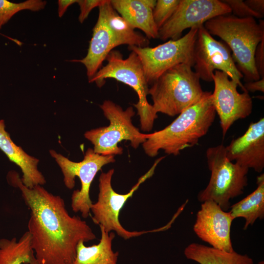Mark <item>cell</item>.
I'll use <instances>...</instances> for the list:
<instances>
[{"mask_svg": "<svg viewBox=\"0 0 264 264\" xmlns=\"http://www.w3.org/2000/svg\"><path fill=\"white\" fill-rule=\"evenodd\" d=\"M8 183L18 188L30 211L28 231L39 264H73L77 245L96 239L85 220L68 213L63 198L42 185L25 186L19 174L10 171Z\"/></svg>", "mask_w": 264, "mask_h": 264, "instance_id": "cell-1", "label": "cell"}, {"mask_svg": "<svg viewBox=\"0 0 264 264\" xmlns=\"http://www.w3.org/2000/svg\"><path fill=\"white\" fill-rule=\"evenodd\" d=\"M216 111L212 92L204 91L196 103L182 111L170 124L161 130L146 134L142 144L146 154L156 156L160 150L176 156L183 149L197 145L214 121Z\"/></svg>", "mask_w": 264, "mask_h": 264, "instance_id": "cell-2", "label": "cell"}, {"mask_svg": "<svg viewBox=\"0 0 264 264\" xmlns=\"http://www.w3.org/2000/svg\"><path fill=\"white\" fill-rule=\"evenodd\" d=\"M203 26L212 36L220 37L229 47L245 82L261 79L254 55L257 45L264 39V20L258 23L252 17L241 18L229 14L215 17Z\"/></svg>", "mask_w": 264, "mask_h": 264, "instance_id": "cell-3", "label": "cell"}, {"mask_svg": "<svg viewBox=\"0 0 264 264\" xmlns=\"http://www.w3.org/2000/svg\"><path fill=\"white\" fill-rule=\"evenodd\" d=\"M192 66L176 65L164 72L149 88L155 111L170 116L180 114L198 102L204 92L200 78Z\"/></svg>", "mask_w": 264, "mask_h": 264, "instance_id": "cell-4", "label": "cell"}, {"mask_svg": "<svg viewBox=\"0 0 264 264\" xmlns=\"http://www.w3.org/2000/svg\"><path fill=\"white\" fill-rule=\"evenodd\" d=\"M106 60V65L100 68L88 82H95L101 88L105 84L106 79L113 78L133 88L138 97V102L133 106L139 116L140 129L144 132L151 131L157 115L147 99L149 85L139 57L131 51L127 58L123 59L120 51L112 50Z\"/></svg>", "mask_w": 264, "mask_h": 264, "instance_id": "cell-5", "label": "cell"}, {"mask_svg": "<svg viewBox=\"0 0 264 264\" xmlns=\"http://www.w3.org/2000/svg\"><path fill=\"white\" fill-rule=\"evenodd\" d=\"M206 157L211 176L207 186L198 194V199L201 202L213 201L227 211L231 206L230 200L243 194L247 185L249 169L230 161L222 144L208 148Z\"/></svg>", "mask_w": 264, "mask_h": 264, "instance_id": "cell-6", "label": "cell"}, {"mask_svg": "<svg viewBox=\"0 0 264 264\" xmlns=\"http://www.w3.org/2000/svg\"><path fill=\"white\" fill-rule=\"evenodd\" d=\"M100 108L110 121L109 126L92 129L84 134L93 145L95 153L103 155L121 154L123 150L118 144L122 141H130L134 149L146 141V134L140 132L132 124V118L135 112L132 107L124 110L118 105L107 100Z\"/></svg>", "mask_w": 264, "mask_h": 264, "instance_id": "cell-7", "label": "cell"}, {"mask_svg": "<svg viewBox=\"0 0 264 264\" xmlns=\"http://www.w3.org/2000/svg\"><path fill=\"white\" fill-rule=\"evenodd\" d=\"M164 157L162 156L157 158L149 170L139 178L130 191L124 194L116 192L112 187L111 179L114 172L113 169H110L106 173L102 172L99 178L98 199L96 202L92 203L90 207V212L93 214L91 218L93 222L103 227L109 233L111 231L115 232L118 236L125 240L155 231L127 230L121 224L119 216L128 199L132 196L142 183L154 175L156 166Z\"/></svg>", "mask_w": 264, "mask_h": 264, "instance_id": "cell-8", "label": "cell"}, {"mask_svg": "<svg viewBox=\"0 0 264 264\" xmlns=\"http://www.w3.org/2000/svg\"><path fill=\"white\" fill-rule=\"evenodd\" d=\"M49 153L61 168L66 188L73 189L75 186V177L79 178L81 189L73 192L71 207L74 212H80L83 218H87L90 214L92 203L89 196L91 184L103 166L115 162L114 156L101 155L88 148L82 161L74 162L54 150H50Z\"/></svg>", "mask_w": 264, "mask_h": 264, "instance_id": "cell-9", "label": "cell"}, {"mask_svg": "<svg viewBox=\"0 0 264 264\" xmlns=\"http://www.w3.org/2000/svg\"><path fill=\"white\" fill-rule=\"evenodd\" d=\"M198 27H192L183 37L154 47L128 46L139 57L148 85L164 72L181 64L194 65V51Z\"/></svg>", "mask_w": 264, "mask_h": 264, "instance_id": "cell-10", "label": "cell"}, {"mask_svg": "<svg viewBox=\"0 0 264 264\" xmlns=\"http://www.w3.org/2000/svg\"><path fill=\"white\" fill-rule=\"evenodd\" d=\"M194 59L193 66L200 79L212 82L214 70H220L246 91L241 81L243 76L238 69L229 47L224 42L214 38L203 25L198 28Z\"/></svg>", "mask_w": 264, "mask_h": 264, "instance_id": "cell-11", "label": "cell"}, {"mask_svg": "<svg viewBox=\"0 0 264 264\" xmlns=\"http://www.w3.org/2000/svg\"><path fill=\"white\" fill-rule=\"evenodd\" d=\"M231 13L230 7L222 0H180L174 14L158 29V38L178 39L184 30L199 27L215 17Z\"/></svg>", "mask_w": 264, "mask_h": 264, "instance_id": "cell-12", "label": "cell"}, {"mask_svg": "<svg viewBox=\"0 0 264 264\" xmlns=\"http://www.w3.org/2000/svg\"><path fill=\"white\" fill-rule=\"evenodd\" d=\"M212 77L214 89L212 93V101L220 118L224 137L235 121L251 113L252 100L248 92L239 93L238 84L224 72L215 70Z\"/></svg>", "mask_w": 264, "mask_h": 264, "instance_id": "cell-13", "label": "cell"}, {"mask_svg": "<svg viewBox=\"0 0 264 264\" xmlns=\"http://www.w3.org/2000/svg\"><path fill=\"white\" fill-rule=\"evenodd\" d=\"M233 220L229 212L213 201H206L202 202L197 214L193 230L211 247L230 252L234 251L230 235Z\"/></svg>", "mask_w": 264, "mask_h": 264, "instance_id": "cell-14", "label": "cell"}, {"mask_svg": "<svg viewBox=\"0 0 264 264\" xmlns=\"http://www.w3.org/2000/svg\"><path fill=\"white\" fill-rule=\"evenodd\" d=\"M231 161L261 173L264 168V118L251 123L245 132L225 147Z\"/></svg>", "mask_w": 264, "mask_h": 264, "instance_id": "cell-15", "label": "cell"}, {"mask_svg": "<svg viewBox=\"0 0 264 264\" xmlns=\"http://www.w3.org/2000/svg\"><path fill=\"white\" fill-rule=\"evenodd\" d=\"M0 149L20 168L22 173L21 180L25 186L31 188L45 184V179L38 168L39 160L27 154L12 141L5 130L3 120H0Z\"/></svg>", "mask_w": 264, "mask_h": 264, "instance_id": "cell-16", "label": "cell"}, {"mask_svg": "<svg viewBox=\"0 0 264 264\" xmlns=\"http://www.w3.org/2000/svg\"><path fill=\"white\" fill-rule=\"evenodd\" d=\"M116 11L133 28L141 30L148 39L158 38V29L153 19L155 0H111Z\"/></svg>", "mask_w": 264, "mask_h": 264, "instance_id": "cell-17", "label": "cell"}, {"mask_svg": "<svg viewBox=\"0 0 264 264\" xmlns=\"http://www.w3.org/2000/svg\"><path fill=\"white\" fill-rule=\"evenodd\" d=\"M92 31L87 55L82 59L71 61L81 63L85 66L88 81L101 68L109 53L116 47L104 18L100 12Z\"/></svg>", "mask_w": 264, "mask_h": 264, "instance_id": "cell-18", "label": "cell"}, {"mask_svg": "<svg viewBox=\"0 0 264 264\" xmlns=\"http://www.w3.org/2000/svg\"><path fill=\"white\" fill-rule=\"evenodd\" d=\"M115 46L122 44L138 47H147L149 41L147 37L134 30V28L122 18L112 6L110 0L99 7Z\"/></svg>", "mask_w": 264, "mask_h": 264, "instance_id": "cell-19", "label": "cell"}, {"mask_svg": "<svg viewBox=\"0 0 264 264\" xmlns=\"http://www.w3.org/2000/svg\"><path fill=\"white\" fill-rule=\"evenodd\" d=\"M99 227L101 233L99 242L87 246L84 242H79L73 264H117L119 253L113 252L112 249L115 233H109L103 227Z\"/></svg>", "mask_w": 264, "mask_h": 264, "instance_id": "cell-20", "label": "cell"}, {"mask_svg": "<svg viewBox=\"0 0 264 264\" xmlns=\"http://www.w3.org/2000/svg\"><path fill=\"white\" fill-rule=\"evenodd\" d=\"M184 254L187 259L199 264H253V260L246 254L235 251L226 252L194 242L185 248Z\"/></svg>", "mask_w": 264, "mask_h": 264, "instance_id": "cell-21", "label": "cell"}, {"mask_svg": "<svg viewBox=\"0 0 264 264\" xmlns=\"http://www.w3.org/2000/svg\"><path fill=\"white\" fill-rule=\"evenodd\" d=\"M257 188L247 197L234 204L229 211L233 220L243 218L245 220L243 230L252 225L258 219L264 218V175L257 177Z\"/></svg>", "mask_w": 264, "mask_h": 264, "instance_id": "cell-22", "label": "cell"}, {"mask_svg": "<svg viewBox=\"0 0 264 264\" xmlns=\"http://www.w3.org/2000/svg\"><path fill=\"white\" fill-rule=\"evenodd\" d=\"M39 264L31 246V236L26 231L19 240L0 239V264Z\"/></svg>", "mask_w": 264, "mask_h": 264, "instance_id": "cell-23", "label": "cell"}, {"mask_svg": "<svg viewBox=\"0 0 264 264\" xmlns=\"http://www.w3.org/2000/svg\"><path fill=\"white\" fill-rule=\"evenodd\" d=\"M46 4V1L42 0H27L20 3L0 0V30L18 12L23 10L38 11L44 9Z\"/></svg>", "mask_w": 264, "mask_h": 264, "instance_id": "cell-24", "label": "cell"}, {"mask_svg": "<svg viewBox=\"0 0 264 264\" xmlns=\"http://www.w3.org/2000/svg\"><path fill=\"white\" fill-rule=\"evenodd\" d=\"M180 0H157L153 9L154 22L160 28L174 14Z\"/></svg>", "mask_w": 264, "mask_h": 264, "instance_id": "cell-25", "label": "cell"}, {"mask_svg": "<svg viewBox=\"0 0 264 264\" xmlns=\"http://www.w3.org/2000/svg\"><path fill=\"white\" fill-rule=\"evenodd\" d=\"M222 1L228 5L233 15L238 18L252 17L262 19L264 17L251 10L242 0H222Z\"/></svg>", "mask_w": 264, "mask_h": 264, "instance_id": "cell-26", "label": "cell"}, {"mask_svg": "<svg viewBox=\"0 0 264 264\" xmlns=\"http://www.w3.org/2000/svg\"><path fill=\"white\" fill-rule=\"evenodd\" d=\"M105 0H78L80 13L78 17L80 23H83L88 18L90 11L95 7H99Z\"/></svg>", "mask_w": 264, "mask_h": 264, "instance_id": "cell-27", "label": "cell"}, {"mask_svg": "<svg viewBox=\"0 0 264 264\" xmlns=\"http://www.w3.org/2000/svg\"><path fill=\"white\" fill-rule=\"evenodd\" d=\"M255 65L260 78H264V39L258 44L254 55Z\"/></svg>", "mask_w": 264, "mask_h": 264, "instance_id": "cell-28", "label": "cell"}, {"mask_svg": "<svg viewBox=\"0 0 264 264\" xmlns=\"http://www.w3.org/2000/svg\"><path fill=\"white\" fill-rule=\"evenodd\" d=\"M247 92H254L256 91L264 92V78L255 81L247 82L243 85Z\"/></svg>", "mask_w": 264, "mask_h": 264, "instance_id": "cell-29", "label": "cell"}, {"mask_svg": "<svg viewBox=\"0 0 264 264\" xmlns=\"http://www.w3.org/2000/svg\"><path fill=\"white\" fill-rule=\"evenodd\" d=\"M244 1L251 10L261 15H264V0H246Z\"/></svg>", "mask_w": 264, "mask_h": 264, "instance_id": "cell-30", "label": "cell"}, {"mask_svg": "<svg viewBox=\"0 0 264 264\" xmlns=\"http://www.w3.org/2000/svg\"><path fill=\"white\" fill-rule=\"evenodd\" d=\"M78 0H59L58 16L61 18L66 11L67 8L71 4L77 2Z\"/></svg>", "mask_w": 264, "mask_h": 264, "instance_id": "cell-31", "label": "cell"}, {"mask_svg": "<svg viewBox=\"0 0 264 264\" xmlns=\"http://www.w3.org/2000/svg\"><path fill=\"white\" fill-rule=\"evenodd\" d=\"M258 264H264V261H261Z\"/></svg>", "mask_w": 264, "mask_h": 264, "instance_id": "cell-32", "label": "cell"}]
</instances>
